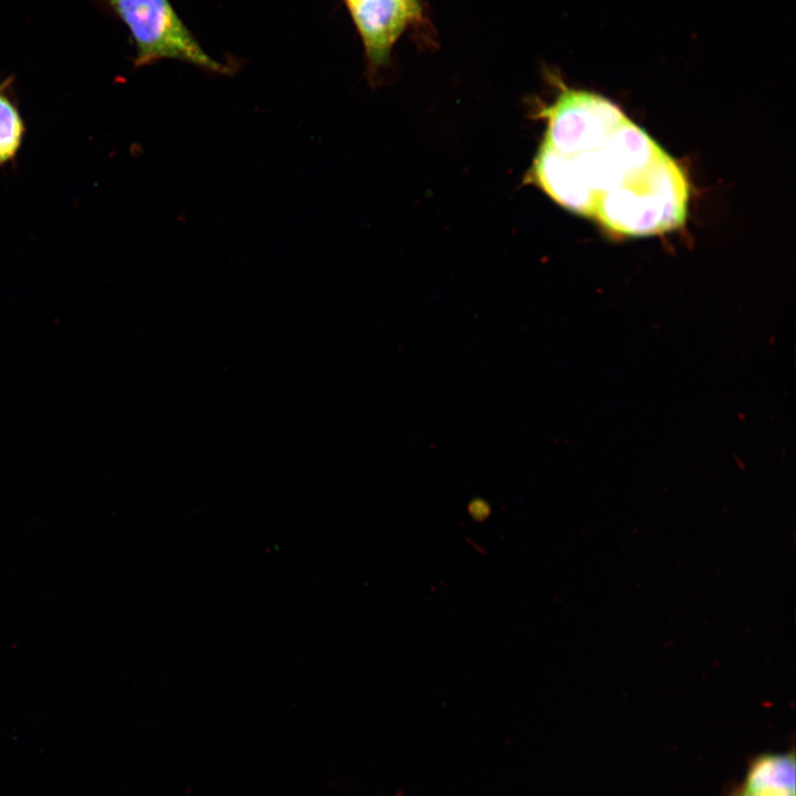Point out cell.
I'll return each instance as SVG.
<instances>
[{
    "label": "cell",
    "mask_w": 796,
    "mask_h": 796,
    "mask_svg": "<svg viewBox=\"0 0 796 796\" xmlns=\"http://www.w3.org/2000/svg\"><path fill=\"white\" fill-rule=\"evenodd\" d=\"M538 115L546 130L525 182L617 234H659L684 222L682 168L616 104L562 86Z\"/></svg>",
    "instance_id": "cell-1"
},
{
    "label": "cell",
    "mask_w": 796,
    "mask_h": 796,
    "mask_svg": "<svg viewBox=\"0 0 796 796\" xmlns=\"http://www.w3.org/2000/svg\"><path fill=\"white\" fill-rule=\"evenodd\" d=\"M97 1L127 27L136 49V66L161 59H176L210 72L229 71L200 46L169 0Z\"/></svg>",
    "instance_id": "cell-2"
},
{
    "label": "cell",
    "mask_w": 796,
    "mask_h": 796,
    "mask_svg": "<svg viewBox=\"0 0 796 796\" xmlns=\"http://www.w3.org/2000/svg\"><path fill=\"white\" fill-rule=\"evenodd\" d=\"M348 8L369 61L376 66L386 63L410 20L402 0H355Z\"/></svg>",
    "instance_id": "cell-3"
},
{
    "label": "cell",
    "mask_w": 796,
    "mask_h": 796,
    "mask_svg": "<svg viewBox=\"0 0 796 796\" xmlns=\"http://www.w3.org/2000/svg\"><path fill=\"white\" fill-rule=\"evenodd\" d=\"M724 796H795L794 750L752 756L743 778Z\"/></svg>",
    "instance_id": "cell-4"
},
{
    "label": "cell",
    "mask_w": 796,
    "mask_h": 796,
    "mask_svg": "<svg viewBox=\"0 0 796 796\" xmlns=\"http://www.w3.org/2000/svg\"><path fill=\"white\" fill-rule=\"evenodd\" d=\"M12 80L0 83V165L18 153L25 127L19 108L10 94Z\"/></svg>",
    "instance_id": "cell-5"
},
{
    "label": "cell",
    "mask_w": 796,
    "mask_h": 796,
    "mask_svg": "<svg viewBox=\"0 0 796 796\" xmlns=\"http://www.w3.org/2000/svg\"><path fill=\"white\" fill-rule=\"evenodd\" d=\"M407 8L410 20H417L420 18V4L419 0H402Z\"/></svg>",
    "instance_id": "cell-6"
},
{
    "label": "cell",
    "mask_w": 796,
    "mask_h": 796,
    "mask_svg": "<svg viewBox=\"0 0 796 796\" xmlns=\"http://www.w3.org/2000/svg\"><path fill=\"white\" fill-rule=\"evenodd\" d=\"M355 0H346L347 6L354 2Z\"/></svg>",
    "instance_id": "cell-7"
}]
</instances>
